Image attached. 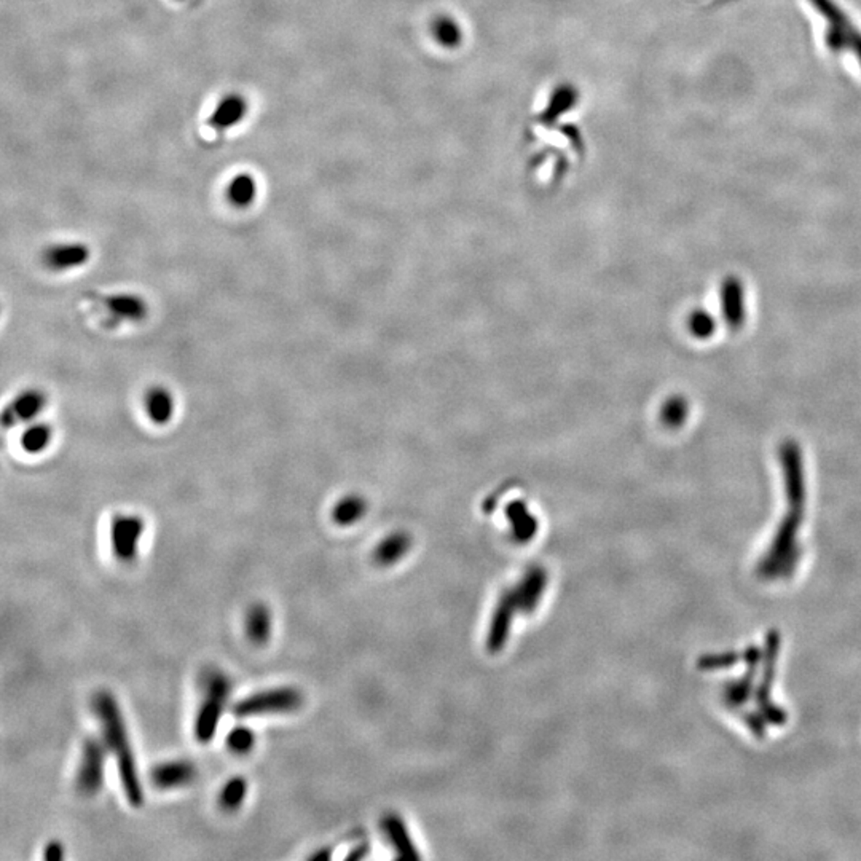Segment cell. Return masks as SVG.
I'll list each match as a JSON object with an SVG mask.
<instances>
[{
    "label": "cell",
    "instance_id": "1",
    "mask_svg": "<svg viewBox=\"0 0 861 861\" xmlns=\"http://www.w3.org/2000/svg\"><path fill=\"white\" fill-rule=\"evenodd\" d=\"M93 712L99 721L107 750L117 761L120 782L128 804L136 809L142 807L144 788L138 773L127 724L117 698H113L109 690H99L93 698Z\"/></svg>",
    "mask_w": 861,
    "mask_h": 861
},
{
    "label": "cell",
    "instance_id": "2",
    "mask_svg": "<svg viewBox=\"0 0 861 861\" xmlns=\"http://www.w3.org/2000/svg\"><path fill=\"white\" fill-rule=\"evenodd\" d=\"M201 702L195 716L194 735L196 742H211L222 720L229 702L231 683L229 676L219 668H208L200 678Z\"/></svg>",
    "mask_w": 861,
    "mask_h": 861
},
{
    "label": "cell",
    "instance_id": "3",
    "mask_svg": "<svg viewBox=\"0 0 861 861\" xmlns=\"http://www.w3.org/2000/svg\"><path fill=\"white\" fill-rule=\"evenodd\" d=\"M304 706L302 690L294 686H280L270 690L253 692L246 698H239L233 706V715L237 718H253V716H267V715H288L297 712Z\"/></svg>",
    "mask_w": 861,
    "mask_h": 861
},
{
    "label": "cell",
    "instance_id": "4",
    "mask_svg": "<svg viewBox=\"0 0 861 861\" xmlns=\"http://www.w3.org/2000/svg\"><path fill=\"white\" fill-rule=\"evenodd\" d=\"M146 520L138 514H115L109 525V541L113 557L121 564H133L139 556Z\"/></svg>",
    "mask_w": 861,
    "mask_h": 861
},
{
    "label": "cell",
    "instance_id": "5",
    "mask_svg": "<svg viewBox=\"0 0 861 861\" xmlns=\"http://www.w3.org/2000/svg\"><path fill=\"white\" fill-rule=\"evenodd\" d=\"M107 745L96 737H88L83 742L80 763L77 767L75 785L85 796L96 795L104 785Z\"/></svg>",
    "mask_w": 861,
    "mask_h": 861
},
{
    "label": "cell",
    "instance_id": "6",
    "mask_svg": "<svg viewBox=\"0 0 861 861\" xmlns=\"http://www.w3.org/2000/svg\"><path fill=\"white\" fill-rule=\"evenodd\" d=\"M48 405L46 394L38 388H26L16 394L12 401L8 402L5 409L2 412V426L4 430L15 428L20 424L32 423L38 420V416L44 414V410Z\"/></svg>",
    "mask_w": 861,
    "mask_h": 861
},
{
    "label": "cell",
    "instance_id": "7",
    "mask_svg": "<svg viewBox=\"0 0 861 861\" xmlns=\"http://www.w3.org/2000/svg\"><path fill=\"white\" fill-rule=\"evenodd\" d=\"M91 247L82 241H61L42 253V263L53 273H67L88 265Z\"/></svg>",
    "mask_w": 861,
    "mask_h": 861
},
{
    "label": "cell",
    "instance_id": "8",
    "mask_svg": "<svg viewBox=\"0 0 861 861\" xmlns=\"http://www.w3.org/2000/svg\"><path fill=\"white\" fill-rule=\"evenodd\" d=\"M97 300L101 302V305H104L109 316L115 322L138 324V322L147 320V316H149L150 306L147 300L139 294H134V292L103 294V296L97 297Z\"/></svg>",
    "mask_w": 861,
    "mask_h": 861
},
{
    "label": "cell",
    "instance_id": "9",
    "mask_svg": "<svg viewBox=\"0 0 861 861\" xmlns=\"http://www.w3.org/2000/svg\"><path fill=\"white\" fill-rule=\"evenodd\" d=\"M198 775L196 765L187 759H172L164 761L152 767L150 782L158 790H178L188 787Z\"/></svg>",
    "mask_w": 861,
    "mask_h": 861
},
{
    "label": "cell",
    "instance_id": "10",
    "mask_svg": "<svg viewBox=\"0 0 861 861\" xmlns=\"http://www.w3.org/2000/svg\"><path fill=\"white\" fill-rule=\"evenodd\" d=\"M515 609H519L515 602L514 592H507L503 595V598L497 605V609L491 617L490 631L487 646L491 653H497L505 648L506 641L509 639V631L513 627V617Z\"/></svg>",
    "mask_w": 861,
    "mask_h": 861
},
{
    "label": "cell",
    "instance_id": "11",
    "mask_svg": "<svg viewBox=\"0 0 861 861\" xmlns=\"http://www.w3.org/2000/svg\"><path fill=\"white\" fill-rule=\"evenodd\" d=\"M144 412L152 423L166 426L176 416V397L171 389L163 385H154L144 394Z\"/></svg>",
    "mask_w": 861,
    "mask_h": 861
},
{
    "label": "cell",
    "instance_id": "12",
    "mask_svg": "<svg viewBox=\"0 0 861 861\" xmlns=\"http://www.w3.org/2000/svg\"><path fill=\"white\" fill-rule=\"evenodd\" d=\"M546 586H548V573L544 572L541 566L531 568L520 582V586L514 590L520 611L533 613L538 608V603L542 598Z\"/></svg>",
    "mask_w": 861,
    "mask_h": 861
},
{
    "label": "cell",
    "instance_id": "13",
    "mask_svg": "<svg viewBox=\"0 0 861 861\" xmlns=\"http://www.w3.org/2000/svg\"><path fill=\"white\" fill-rule=\"evenodd\" d=\"M246 637L255 646L267 645L273 633V614L265 603H254L246 613Z\"/></svg>",
    "mask_w": 861,
    "mask_h": 861
},
{
    "label": "cell",
    "instance_id": "14",
    "mask_svg": "<svg viewBox=\"0 0 861 861\" xmlns=\"http://www.w3.org/2000/svg\"><path fill=\"white\" fill-rule=\"evenodd\" d=\"M381 830L387 834V840L393 846L394 850L399 855V858L404 860H418L420 854L416 852V847L410 840L409 832L405 828V823L402 822L399 815L388 814L387 817L381 820Z\"/></svg>",
    "mask_w": 861,
    "mask_h": 861
},
{
    "label": "cell",
    "instance_id": "15",
    "mask_svg": "<svg viewBox=\"0 0 861 861\" xmlns=\"http://www.w3.org/2000/svg\"><path fill=\"white\" fill-rule=\"evenodd\" d=\"M53 439H54V430L52 424L36 420L32 423L24 424L20 434V447L22 452L28 455H42L52 447Z\"/></svg>",
    "mask_w": 861,
    "mask_h": 861
},
{
    "label": "cell",
    "instance_id": "16",
    "mask_svg": "<svg viewBox=\"0 0 861 861\" xmlns=\"http://www.w3.org/2000/svg\"><path fill=\"white\" fill-rule=\"evenodd\" d=\"M247 112V104L245 99L238 95H229L223 97L219 105L215 107L214 113L211 115L209 123L215 130H229L235 127L241 120L245 119Z\"/></svg>",
    "mask_w": 861,
    "mask_h": 861
},
{
    "label": "cell",
    "instance_id": "17",
    "mask_svg": "<svg viewBox=\"0 0 861 861\" xmlns=\"http://www.w3.org/2000/svg\"><path fill=\"white\" fill-rule=\"evenodd\" d=\"M257 196V184L253 176L239 174L230 180L225 190V198L235 208L245 209L251 206Z\"/></svg>",
    "mask_w": 861,
    "mask_h": 861
},
{
    "label": "cell",
    "instance_id": "18",
    "mask_svg": "<svg viewBox=\"0 0 861 861\" xmlns=\"http://www.w3.org/2000/svg\"><path fill=\"white\" fill-rule=\"evenodd\" d=\"M365 511H367V503L364 497L359 495H347L335 503L332 519L340 527H349L363 519Z\"/></svg>",
    "mask_w": 861,
    "mask_h": 861
},
{
    "label": "cell",
    "instance_id": "19",
    "mask_svg": "<svg viewBox=\"0 0 861 861\" xmlns=\"http://www.w3.org/2000/svg\"><path fill=\"white\" fill-rule=\"evenodd\" d=\"M247 780L245 777H231L225 782L219 793V806L223 812H237L246 801L247 796Z\"/></svg>",
    "mask_w": 861,
    "mask_h": 861
},
{
    "label": "cell",
    "instance_id": "20",
    "mask_svg": "<svg viewBox=\"0 0 861 861\" xmlns=\"http://www.w3.org/2000/svg\"><path fill=\"white\" fill-rule=\"evenodd\" d=\"M410 548V538L404 533H394L385 541L380 542L375 550V560L380 564H393L399 562Z\"/></svg>",
    "mask_w": 861,
    "mask_h": 861
},
{
    "label": "cell",
    "instance_id": "21",
    "mask_svg": "<svg viewBox=\"0 0 861 861\" xmlns=\"http://www.w3.org/2000/svg\"><path fill=\"white\" fill-rule=\"evenodd\" d=\"M723 310H724V316H726V320L729 321L731 326L739 327V324H742V289L739 288V284H737L734 280H731V281L724 284V289H723Z\"/></svg>",
    "mask_w": 861,
    "mask_h": 861
},
{
    "label": "cell",
    "instance_id": "22",
    "mask_svg": "<svg viewBox=\"0 0 861 861\" xmlns=\"http://www.w3.org/2000/svg\"><path fill=\"white\" fill-rule=\"evenodd\" d=\"M509 520L513 522L514 535L519 539V541H528L531 539L536 533V528H538V523L536 520L533 519V515L528 513L527 507L522 503H514L511 507H509Z\"/></svg>",
    "mask_w": 861,
    "mask_h": 861
},
{
    "label": "cell",
    "instance_id": "23",
    "mask_svg": "<svg viewBox=\"0 0 861 861\" xmlns=\"http://www.w3.org/2000/svg\"><path fill=\"white\" fill-rule=\"evenodd\" d=\"M255 742H257V737L254 734L253 729L243 724L230 729V732L225 737L227 748L238 757H245L247 753H251L255 747Z\"/></svg>",
    "mask_w": 861,
    "mask_h": 861
},
{
    "label": "cell",
    "instance_id": "24",
    "mask_svg": "<svg viewBox=\"0 0 861 861\" xmlns=\"http://www.w3.org/2000/svg\"><path fill=\"white\" fill-rule=\"evenodd\" d=\"M432 30H434L436 38L444 46H455L460 42V29L450 18H439V21H436Z\"/></svg>",
    "mask_w": 861,
    "mask_h": 861
},
{
    "label": "cell",
    "instance_id": "25",
    "mask_svg": "<svg viewBox=\"0 0 861 861\" xmlns=\"http://www.w3.org/2000/svg\"><path fill=\"white\" fill-rule=\"evenodd\" d=\"M684 416H686V404H684L683 399H680V397L670 399V401L664 405V409H662V420H664L668 426H678V424H681Z\"/></svg>",
    "mask_w": 861,
    "mask_h": 861
},
{
    "label": "cell",
    "instance_id": "26",
    "mask_svg": "<svg viewBox=\"0 0 861 861\" xmlns=\"http://www.w3.org/2000/svg\"><path fill=\"white\" fill-rule=\"evenodd\" d=\"M690 327L692 334L702 337V339H706V337L712 334L713 329H715L712 318H710L706 312L694 313V314L690 316Z\"/></svg>",
    "mask_w": 861,
    "mask_h": 861
},
{
    "label": "cell",
    "instance_id": "27",
    "mask_svg": "<svg viewBox=\"0 0 861 861\" xmlns=\"http://www.w3.org/2000/svg\"><path fill=\"white\" fill-rule=\"evenodd\" d=\"M64 858V848L58 840H50L44 848V860L60 861Z\"/></svg>",
    "mask_w": 861,
    "mask_h": 861
},
{
    "label": "cell",
    "instance_id": "28",
    "mask_svg": "<svg viewBox=\"0 0 861 861\" xmlns=\"http://www.w3.org/2000/svg\"><path fill=\"white\" fill-rule=\"evenodd\" d=\"M367 852H369V848H367L365 844L364 846L356 847V848H353V852H349V854L345 857V860H361L363 857L367 855Z\"/></svg>",
    "mask_w": 861,
    "mask_h": 861
},
{
    "label": "cell",
    "instance_id": "29",
    "mask_svg": "<svg viewBox=\"0 0 861 861\" xmlns=\"http://www.w3.org/2000/svg\"><path fill=\"white\" fill-rule=\"evenodd\" d=\"M330 857H332L330 850H329V848H324V850H320V852H316V854L312 855V857H310V860H329Z\"/></svg>",
    "mask_w": 861,
    "mask_h": 861
}]
</instances>
